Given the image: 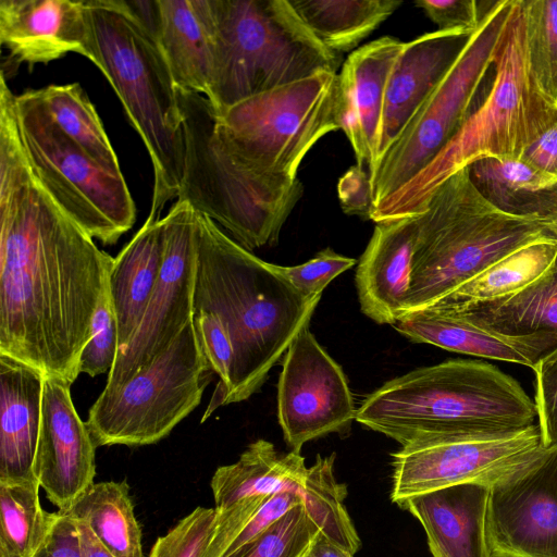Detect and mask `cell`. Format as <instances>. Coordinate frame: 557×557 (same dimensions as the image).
<instances>
[{
  "instance_id": "d590c367",
  "label": "cell",
  "mask_w": 557,
  "mask_h": 557,
  "mask_svg": "<svg viewBox=\"0 0 557 557\" xmlns=\"http://www.w3.org/2000/svg\"><path fill=\"white\" fill-rule=\"evenodd\" d=\"M320 532L302 502L226 557H305Z\"/></svg>"
},
{
  "instance_id": "4316f807",
  "label": "cell",
  "mask_w": 557,
  "mask_h": 557,
  "mask_svg": "<svg viewBox=\"0 0 557 557\" xmlns=\"http://www.w3.org/2000/svg\"><path fill=\"white\" fill-rule=\"evenodd\" d=\"M307 478L308 468L300 453H281L272 443L258 440L236 462L215 470L210 483L214 509L223 511L256 495L292 492L304 496Z\"/></svg>"
},
{
  "instance_id": "e0dca14e",
  "label": "cell",
  "mask_w": 557,
  "mask_h": 557,
  "mask_svg": "<svg viewBox=\"0 0 557 557\" xmlns=\"http://www.w3.org/2000/svg\"><path fill=\"white\" fill-rule=\"evenodd\" d=\"M69 382L45 376L34 473L58 511L67 512L95 483L96 446L78 416Z\"/></svg>"
},
{
  "instance_id": "d6986e66",
  "label": "cell",
  "mask_w": 557,
  "mask_h": 557,
  "mask_svg": "<svg viewBox=\"0 0 557 557\" xmlns=\"http://www.w3.org/2000/svg\"><path fill=\"white\" fill-rule=\"evenodd\" d=\"M436 304L506 341L532 369L557 352V256L541 277L516 294L480 302Z\"/></svg>"
},
{
  "instance_id": "7dc6e473",
  "label": "cell",
  "mask_w": 557,
  "mask_h": 557,
  "mask_svg": "<svg viewBox=\"0 0 557 557\" xmlns=\"http://www.w3.org/2000/svg\"><path fill=\"white\" fill-rule=\"evenodd\" d=\"M124 3L137 22L157 41L160 27V7L158 0H124ZM158 44V42H157Z\"/></svg>"
},
{
  "instance_id": "f35d334b",
  "label": "cell",
  "mask_w": 557,
  "mask_h": 557,
  "mask_svg": "<svg viewBox=\"0 0 557 557\" xmlns=\"http://www.w3.org/2000/svg\"><path fill=\"white\" fill-rule=\"evenodd\" d=\"M215 527V509L197 507L157 539L148 557H203Z\"/></svg>"
},
{
  "instance_id": "30bf717a",
  "label": "cell",
  "mask_w": 557,
  "mask_h": 557,
  "mask_svg": "<svg viewBox=\"0 0 557 557\" xmlns=\"http://www.w3.org/2000/svg\"><path fill=\"white\" fill-rule=\"evenodd\" d=\"M214 374L191 320L150 364L117 389L101 392L85 422L95 446L161 441L198 407Z\"/></svg>"
},
{
  "instance_id": "5bb4252c",
  "label": "cell",
  "mask_w": 557,
  "mask_h": 557,
  "mask_svg": "<svg viewBox=\"0 0 557 557\" xmlns=\"http://www.w3.org/2000/svg\"><path fill=\"white\" fill-rule=\"evenodd\" d=\"M162 221L165 251L160 276L137 329L109 372L103 393L117 389L150 364L193 320L195 209L177 199Z\"/></svg>"
},
{
  "instance_id": "44dd1931",
  "label": "cell",
  "mask_w": 557,
  "mask_h": 557,
  "mask_svg": "<svg viewBox=\"0 0 557 557\" xmlns=\"http://www.w3.org/2000/svg\"><path fill=\"white\" fill-rule=\"evenodd\" d=\"M468 37L437 29L405 42L385 90L376 168L440 85Z\"/></svg>"
},
{
  "instance_id": "f6af8a7d",
  "label": "cell",
  "mask_w": 557,
  "mask_h": 557,
  "mask_svg": "<svg viewBox=\"0 0 557 557\" xmlns=\"http://www.w3.org/2000/svg\"><path fill=\"white\" fill-rule=\"evenodd\" d=\"M57 512L50 534L33 557H82L81 536L76 520L67 513Z\"/></svg>"
},
{
  "instance_id": "8fae6325",
  "label": "cell",
  "mask_w": 557,
  "mask_h": 557,
  "mask_svg": "<svg viewBox=\"0 0 557 557\" xmlns=\"http://www.w3.org/2000/svg\"><path fill=\"white\" fill-rule=\"evenodd\" d=\"M184 131V171L177 199L225 228L247 250L275 246L297 202L244 177L212 145L209 100L177 88Z\"/></svg>"
},
{
  "instance_id": "7bdbcfd3",
  "label": "cell",
  "mask_w": 557,
  "mask_h": 557,
  "mask_svg": "<svg viewBox=\"0 0 557 557\" xmlns=\"http://www.w3.org/2000/svg\"><path fill=\"white\" fill-rule=\"evenodd\" d=\"M416 5L438 26V30L467 36L475 32L482 17L474 0H418Z\"/></svg>"
},
{
  "instance_id": "6da1fadb",
  "label": "cell",
  "mask_w": 557,
  "mask_h": 557,
  "mask_svg": "<svg viewBox=\"0 0 557 557\" xmlns=\"http://www.w3.org/2000/svg\"><path fill=\"white\" fill-rule=\"evenodd\" d=\"M114 258L49 196L0 79V354L72 384Z\"/></svg>"
},
{
  "instance_id": "d6a6232c",
  "label": "cell",
  "mask_w": 557,
  "mask_h": 557,
  "mask_svg": "<svg viewBox=\"0 0 557 557\" xmlns=\"http://www.w3.org/2000/svg\"><path fill=\"white\" fill-rule=\"evenodd\" d=\"M556 256L554 240L533 242L497 260L441 301L480 302L516 294L541 277Z\"/></svg>"
},
{
  "instance_id": "603a6c76",
  "label": "cell",
  "mask_w": 557,
  "mask_h": 557,
  "mask_svg": "<svg viewBox=\"0 0 557 557\" xmlns=\"http://www.w3.org/2000/svg\"><path fill=\"white\" fill-rule=\"evenodd\" d=\"M418 215L377 222L356 270L361 311L394 325L405 313L410 289Z\"/></svg>"
},
{
  "instance_id": "8d00e7d4",
  "label": "cell",
  "mask_w": 557,
  "mask_h": 557,
  "mask_svg": "<svg viewBox=\"0 0 557 557\" xmlns=\"http://www.w3.org/2000/svg\"><path fill=\"white\" fill-rule=\"evenodd\" d=\"M527 45L533 72L557 102V0H523Z\"/></svg>"
},
{
  "instance_id": "277c9868",
  "label": "cell",
  "mask_w": 557,
  "mask_h": 557,
  "mask_svg": "<svg viewBox=\"0 0 557 557\" xmlns=\"http://www.w3.org/2000/svg\"><path fill=\"white\" fill-rule=\"evenodd\" d=\"M494 78L482 103L414 180L373 209L371 220L418 215L447 178L484 159H520L557 122V102L539 83L530 63L523 0H513L494 52Z\"/></svg>"
},
{
  "instance_id": "2e32d148",
  "label": "cell",
  "mask_w": 557,
  "mask_h": 557,
  "mask_svg": "<svg viewBox=\"0 0 557 557\" xmlns=\"http://www.w3.org/2000/svg\"><path fill=\"white\" fill-rule=\"evenodd\" d=\"M488 528L496 557H557V448L491 486Z\"/></svg>"
},
{
  "instance_id": "7a4b0ae2",
  "label": "cell",
  "mask_w": 557,
  "mask_h": 557,
  "mask_svg": "<svg viewBox=\"0 0 557 557\" xmlns=\"http://www.w3.org/2000/svg\"><path fill=\"white\" fill-rule=\"evenodd\" d=\"M194 310L215 314L234 349L223 406L257 393L283 360L298 333L310 324L320 297L301 295L276 269L195 211Z\"/></svg>"
},
{
  "instance_id": "60d3db41",
  "label": "cell",
  "mask_w": 557,
  "mask_h": 557,
  "mask_svg": "<svg viewBox=\"0 0 557 557\" xmlns=\"http://www.w3.org/2000/svg\"><path fill=\"white\" fill-rule=\"evenodd\" d=\"M355 264V259L325 248L305 263L292 267L276 264V269L301 295L314 298L320 297L335 277Z\"/></svg>"
},
{
  "instance_id": "52a82bcc",
  "label": "cell",
  "mask_w": 557,
  "mask_h": 557,
  "mask_svg": "<svg viewBox=\"0 0 557 557\" xmlns=\"http://www.w3.org/2000/svg\"><path fill=\"white\" fill-rule=\"evenodd\" d=\"M337 77L321 72L214 113L212 145L248 181L298 202L300 163L324 135L341 129Z\"/></svg>"
},
{
  "instance_id": "9a60e30c",
  "label": "cell",
  "mask_w": 557,
  "mask_h": 557,
  "mask_svg": "<svg viewBox=\"0 0 557 557\" xmlns=\"http://www.w3.org/2000/svg\"><path fill=\"white\" fill-rule=\"evenodd\" d=\"M277 383V418L292 451L315 438L345 436L357 409L342 367L305 326L288 347Z\"/></svg>"
},
{
  "instance_id": "ac0fdd59",
  "label": "cell",
  "mask_w": 557,
  "mask_h": 557,
  "mask_svg": "<svg viewBox=\"0 0 557 557\" xmlns=\"http://www.w3.org/2000/svg\"><path fill=\"white\" fill-rule=\"evenodd\" d=\"M405 42L375 39L348 55L337 77L336 116L357 165L371 175L377 163L385 90Z\"/></svg>"
},
{
  "instance_id": "74e56055",
  "label": "cell",
  "mask_w": 557,
  "mask_h": 557,
  "mask_svg": "<svg viewBox=\"0 0 557 557\" xmlns=\"http://www.w3.org/2000/svg\"><path fill=\"white\" fill-rule=\"evenodd\" d=\"M193 324L199 345L219 377L201 419V422H205L214 410L223 406V399L232 377L234 349L225 326L215 314L203 310H194Z\"/></svg>"
},
{
  "instance_id": "ee69618b",
  "label": "cell",
  "mask_w": 557,
  "mask_h": 557,
  "mask_svg": "<svg viewBox=\"0 0 557 557\" xmlns=\"http://www.w3.org/2000/svg\"><path fill=\"white\" fill-rule=\"evenodd\" d=\"M337 191L345 213L371 220L374 199L368 171L359 165L348 169L338 181Z\"/></svg>"
},
{
  "instance_id": "4fadbf2b",
  "label": "cell",
  "mask_w": 557,
  "mask_h": 557,
  "mask_svg": "<svg viewBox=\"0 0 557 557\" xmlns=\"http://www.w3.org/2000/svg\"><path fill=\"white\" fill-rule=\"evenodd\" d=\"M537 424L498 438H443L411 443L392 454L391 499H404L434 490L507 479L544 451Z\"/></svg>"
},
{
  "instance_id": "681fc988",
  "label": "cell",
  "mask_w": 557,
  "mask_h": 557,
  "mask_svg": "<svg viewBox=\"0 0 557 557\" xmlns=\"http://www.w3.org/2000/svg\"><path fill=\"white\" fill-rule=\"evenodd\" d=\"M305 557H354V555L320 532Z\"/></svg>"
},
{
  "instance_id": "f907efd6",
  "label": "cell",
  "mask_w": 557,
  "mask_h": 557,
  "mask_svg": "<svg viewBox=\"0 0 557 557\" xmlns=\"http://www.w3.org/2000/svg\"><path fill=\"white\" fill-rule=\"evenodd\" d=\"M544 224L549 239L557 243V209L544 218Z\"/></svg>"
},
{
  "instance_id": "7c38bea8",
  "label": "cell",
  "mask_w": 557,
  "mask_h": 557,
  "mask_svg": "<svg viewBox=\"0 0 557 557\" xmlns=\"http://www.w3.org/2000/svg\"><path fill=\"white\" fill-rule=\"evenodd\" d=\"M512 3L496 1L482 14L449 71L382 159L371 176L373 209L423 172L459 131L493 66Z\"/></svg>"
},
{
  "instance_id": "5b68a950",
  "label": "cell",
  "mask_w": 557,
  "mask_h": 557,
  "mask_svg": "<svg viewBox=\"0 0 557 557\" xmlns=\"http://www.w3.org/2000/svg\"><path fill=\"white\" fill-rule=\"evenodd\" d=\"M92 63L117 94L140 135L153 168L148 218L160 220L164 205L178 196L184 171V131L177 87L149 33L124 0H86Z\"/></svg>"
},
{
  "instance_id": "ba28073f",
  "label": "cell",
  "mask_w": 557,
  "mask_h": 557,
  "mask_svg": "<svg viewBox=\"0 0 557 557\" xmlns=\"http://www.w3.org/2000/svg\"><path fill=\"white\" fill-rule=\"evenodd\" d=\"M212 70L206 98L215 114L305 79L336 72L339 55L307 28L288 0H210Z\"/></svg>"
},
{
  "instance_id": "ab89813d",
  "label": "cell",
  "mask_w": 557,
  "mask_h": 557,
  "mask_svg": "<svg viewBox=\"0 0 557 557\" xmlns=\"http://www.w3.org/2000/svg\"><path fill=\"white\" fill-rule=\"evenodd\" d=\"M117 326L108 287L95 312L90 338L82 350L78 371L94 377L110 372L117 356Z\"/></svg>"
},
{
  "instance_id": "7402d4cb",
  "label": "cell",
  "mask_w": 557,
  "mask_h": 557,
  "mask_svg": "<svg viewBox=\"0 0 557 557\" xmlns=\"http://www.w3.org/2000/svg\"><path fill=\"white\" fill-rule=\"evenodd\" d=\"M490 486L451 485L397 505L423 527L433 557H496L488 528Z\"/></svg>"
},
{
  "instance_id": "484cf974",
  "label": "cell",
  "mask_w": 557,
  "mask_h": 557,
  "mask_svg": "<svg viewBox=\"0 0 557 557\" xmlns=\"http://www.w3.org/2000/svg\"><path fill=\"white\" fill-rule=\"evenodd\" d=\"M158 46L178 89L207 96L213 50L210 0H158Z\"/></svg>"
},
{
  "instance_id": "f1b7e54d",
  "label": "cell",
  "mask_w": 557,
  "mask_h": 557,
  "mask_svg": "<svg viewBox=\"0 0 557 557\" xmlns=\"http://www.w3.org/2000/svg\"><path fill=\"white\" fill-rule=\"evenodd\" d=\"M393 326L413 343L528 367L527 360L506 341L443 304L407 312Z\"/></svg>"
},
{
  "instance_id": "ffe728a7",
  "label": "cell",
  "mask_w": 557,
  "mask_h": 557,
  "mask_svg": "<svg viewBox=\"0 0 557 557\" xmlns=\"http://www.w3.org/2000/svg\"><path fill=\"white\" fill-rule=\"evenodd\" d=\"M0 42L29 66L69 52L92 61L86 0H1Z\"/></svg>"
},
{
  "instance_id": "cb8c5ba5",
  "label": "cell",
  "mask_w": 557,
  "mask_h": 557,
  "mask_svg": "<svg viewBox=\"0 0 557 557\" xmlns=\"http://www.w3.org/2000/svg\"><path fill=\"white\" fill-rule=\"evenodd\" d=\"M44 379L39 370L0 354V482L37 481Z\"/></svg>"
},
{
  "instance_id": "3957f363",
  "label": "cell",
  "mask_w": 557,
  "mask_h": 557,
  "mask_svg": "<svg viewBox=\"0 0 557 557\" xmlns=\"http://www.w3.org/2000/svg\"><path fill=\"white\" fill-rule=\"evenodd\" d=\"M535 404L493 364L448 360L395 377L368 395L356 421L401 446L443 438H498L534 425Z\"/></svg>"
},
{
  "instance_id": "c3c4849f",
  "label": "cell",
  "mask_w": 557,
  "mask_h": 557,
  "mask_svg": "<svg viewBox=\"0 0 557 557\" xmlns=\"http://www.w3.org/2000/svg\"><path fill=\"white\" fill-rule=\"evenodd\" d=\"M82 544V557H113L94 535L88 525L77 521Z\"/></svg>"
},
{
  "instance_id": "e575fe53",
  "label": "cell",
  "mask_w": 557,
  "mask_h": 557,
  "mask_svg": "<svg viewBox=\"0 0 557 557\" xmlns=\"http://www.w3.org/2000/svg\"><path fill=\"white\" fill-rule=\"evenodd\" d=\"M335 453L317 456L308 468L304 504L321 533L351 555L361 547L360 537L344 505L347 488L334 474Z\"/></svg>"
},
{
  "instance_id": "83f0119b",
  "label": "cell",
  "mask_w": 557,
  "mask_h": 557,
  "mask_svg": "<svg viewBox=\"0 0 557 557\" xmlns=\"http://www.w3.org/2000/svg\"><path fill=\"white\" fill-rule=\"evenodd\" d=\"M469 171L481 194L504 212L545 218L557 209V176L521 158L484 159Z\"/></svg>"
},
{
  "instance_id": "d4e9b609",
  "label": "cell",
  "mask_w": 557,
  "mask_h": 557,
  "mask_svg": "<svg viewBox=\"0 0 557 557\" xmlns=\"http://www.w3.org/2000/svg\"><path fill=\"white\" fill-rule=\"evenodd\" d=\"M164 251L162 219L147 218L113 260L108 293L117 326V355L126 347L145 313L160 276Z\"/></svg>"
},
{
  "instance_id": "836d02e7",
  "label": "cell",
  "mask_w": 557,
  "mask_h": 557,
  "mask_svg": "<svg viewBox=\"0 0 557 557\" xmlns=\"http://www.w3.org/2000/svg\"><path fill=\"white\" fill-rule=\"evenodd\" d=\"M39 483L0 482V557H33L42 546L58 512L40 505Z\"/></svg>"
},
{
  "instance_id": "9c48e42d",
  "label": "cell",
  "mask_w": 557,
  "mask_h": 557,
  "mask_svg": "<svg viewBox=\"0 0 557 557\" xmlns=\"http://www.w3.org/2000/svg\"><path fill=\"white\" fill-rule=\"evenodd\" d=\"M22 144L33 172L55 203L90 237L115 244L135 223L136 207L122 172H112L51 120L36 89L15 96Z\"/></svg>"
},
{
  "instance_id": "8992f818",
  "label": "cell",
  "mask_w": 557,
  "mask_h": 557,
  "mask_svg": "<svg viewBox=\"0 0 557 557\" xmlns=\"http://www.w3.org/2000/svg\"><path fill=\"white\" fill-rule=\"evenodd\" d=\"M549 239L544 216L499 210L476 188L469 168L455 173L418 214L406 313L430 307L508 253Z\"/></svg>"
},
{
  "instance_id": "1f68e13d",
  "label": "cell",
  "mask_w": 557,
  "mask_h": 557,
  "mask_svg": "<svg viewBox=\"0 0 557 557\" xmlns=\"http://www.w3.org/2000/svg\"><path fill=\"white\" fill-rule=\"evenodd\" d=\"M36 91L51 120L74 144L103 168L122 172L102 122L79 84H53Z\"/></svg>"
},
{
  "instance_id": "4dcf8cb0",
  "label": "cell",
  "mask_w": 557,
  "mask_h": 557,
  "mask_svg": "<svg viewBox=\"0 0 557 557\" xmlns=\"http://www.w3.org/2000/svg\"><path fill=\"white\" fill-rule=\"evenodd\" d=\"M65 513L86 523L113 557H144L141 530L125 480L94 483Z\"/></svg>"
},
{
  "instance_id": "bcb514c9",
  "label": "cell",
  "mask_w": 557,
  "mask_h": 557,
  "mask_svg": "<svg viewBox=\"0 0 557 557\" xmlns=\"http://www.w3.org/2000/svg\"><path fill=\"white\" fill-rule=\"evenodd\" d=\"M521 159L557 176V122L529 146Z\"/></svg>"
},
{
  "instance_id": "b9f144b4",
  "label": "cell",
  "mask_w": 557,
  "mask_h": 557,
  "mask_svg": "<svg viewBox=\"0 0 557 557\" xmlns=\"http://www.w3.org/2000/svg\"><path fill=\"white\" fill-rule=\"evenodd\" d=\"M535 372V408L545 449L557 448V352L542 360Z\"/></svg>"
},
{
  "instance_id": "f546056e",
  "label": "cell",
  "mask_w": 557,
  "mask_h": 557,
  "mask_svg": "<svg viewBox=\"0 0 557 557\" xmlns=\"http://www.w3.org/2000/svg\"><path fill=\"white\" fill-rule=\"evenodd\" d=\"M312 35L331 52L352 50L387 20L400 0H288Z\"/></svg>"
}]
</instances>
